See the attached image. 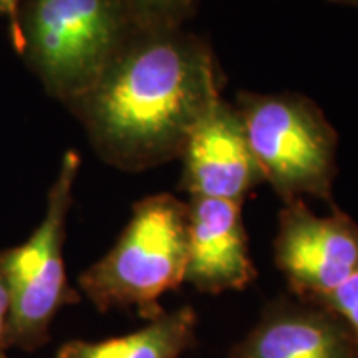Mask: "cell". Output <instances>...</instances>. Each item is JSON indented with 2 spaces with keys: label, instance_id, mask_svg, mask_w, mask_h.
<instances>
[{
  "label": "cell",
  "instance_id": "6da1fadb",
  "mask_svg": "<svg viewBox=\"0 0 358 358\" xmlns=\"http://www.w3.org/2000/svg\"><path fill=\"white\" fill-rule=\"evenodd\" d=\"M221 98V71L203 40L179 29H140L69 108L105 163L138 173L181 158Z\"/></svg>",
  "mask_w": 358,
  "mask_h": 358
},
{
  "label": "cell",
  "instance_id": "7a4b0ae2",
  "mask_svg": "<svg viewBox=\"0 0 358 358\" xmlns=\"http://www.w3.org/2000/svg\"><path fill=\"white\" fill-rule=\"evenodd\" d=\"M138 30L123 0H30L12 35L48 95L70 106Z\"/></svg>",
  "mask_w": 358,
  "mask_h": 358
},
{
  "label": "cell",
  "instance_id": "3957f363",
  "mask_svg": "<svg viewBox=\"0 0 358 358\" xmlns=\"http://www.w3.org/2000/svg\"><path fill=\"white\" fill-rule=\"evenodd\" d=\"M189 209L168 192L146 196L113 248L78 277V285L100 312L134 308L153 320L159 299L185 282Z\"/></svg>",
  "mask_w": 358,
  "mask_h": 358
},
{
  "label": "cell",
  "instance_id": "277c9868",
  "mask_svg": "<svg viewBox=\"0 0 358 358\" xmlns=\"http://www.w3.org/2000/svg\"><path fill=\"white\" fill-rule=\"evenodd\" d=\"M234 106L264 181L284 204L306 196L330 199L337 133L310 98L241 92Z\"/></svg>",
  "mask_w": 358,
  "mask_h": 358
},
{
  "label": "cell",
  "instance_id": "5b68a950",
  "mask_svg": "<svg viewBox=\"0 0 358 358\" xmlns=\"http://www.w3.org/2000/svg\"><path fill=\"white\" fill-rule=\"evenodd\" d=\"M80 164L77 151H66L48 191L42 222L24 244L0 252L10 294L8 347L32 352L45 345L60 308L78 302L66 280L64 243Z\"/></svg>",
  "mask_w": 358,
  "mask_h": 358
},
{
  "label": "cell",
  "instance_id": "8992f818",
  "mask_svg": "<svg viewBox=\"0 0 358 358\" xmlns=\"http://www.w3.org/2000/svg\"><path fill=\"white\" fill-rule=\"evenodd\" d=\"M274 256L290 290L317 303L358 271V226L338 209L317 216L295 199L279 213Z\"/></svg>",
  "mask_w": 358,
  "mask_h": 358
},
{
  "label": "cell",
  "instance_id": "52a82bcc",
  "mask_svg": "<svg viewBox=\"0 0 358 358\" xmlns=\"http://www.w3.org/2000/svg\"><path fill=\"white\" fill-rule=\"evenodd\" d=\"M181 158V187L189 196L244 204L264 181L241 116L224 98L191 133Z\"/></svg>",
  "mask_w": 358,
  "mask_h": 358
},
{
  "label": "cell",
  "instance_id": "ba28073f",
  "mask_svg": "<svg viewBox=\"0 0 358 358\" xmlns=\"http://www.w3.org/2000/svg\"><path fill=\"white\" fill-rule=\"evenodd\" d=\"M185 282L204 294L243 290L257 277L243 204L191 196Z\"/></svg>",
  "mask_w": 358,
  "mask_h": 358
},
{
  "label": "cell",
  "instance_id": "9c48e42d",
  "mask_svg": "<svg viewBox=\"0 0 358 358\" xmlns=\"http://www.w3.org/2000/svg\"><path fill=\"white\" fill-rule=\"evenodd\" d=\"M308 303V302H307ZM355 342L345 322L315 303H274L231 358H353Z\"/></svg>",
  "mask_w": 358,
  "mask_h": 358
},
{
  "label": "cell",
  "instance_id": "30bf717a",
  "mask_svg": "<svg viewBox=\"0 0 358 358\" xmlns=\"http://www.w3.org/2000/svg\"><path fill=\"white\" fill-rule=\"evenodd\" d=\"M196 312L185 306L163 312L146 327L123 337L85 342L71 340L57 358H179L196 342Z\"/></svg>",
  "mask_w": 358,
  "mask_h": 358
},
{
  "label": "cell",
  "instance_id": "8fae6325",
  "mask_svg": "<svg viewBox=\"0 0 358 358\" xmlns=\"http://www.w3.org/2000/svg\"><path fill=\"white\" fill-rule=\"evenodd\" d=\"M140 29H178L192 0H123Z\"/></svg>",
  "mask_w": 358,
  "mask_h": 358
},
{
  "label": "cell",
  "instance_id": "7c38bea8",
  "mask_svg": "<svg viewBox=\"0 0 358 358\" xmlns=\"http://www.w3.org/2000/svg\"><path fill=\"white\" fill-rule=\"evenodd\" d=\"M315 306L334 312L335 315H338L345 322L350 329L353 342H355V350L358 353V271L353 272L334 292L320 299Z\"/></svg>",
  "mask_w": 358,
  "mask_h": 358
},
{
  "label": "cell",
  "instance_id": "4fadbf2b",
  "mask_svg": "<svg viewBox=\"0 0 358 358\" xmlns=\"http://www.w3.org/2000/svg\"><path fill=\"white\" fill-rule=\"evenodd\" d=\"M8 315H10V294L0 261V358H8Z\"/></svg>",
  "mask_w": 358,
  "mask_h": 358
},
{
  "label": "cell",
  "instance_id": "5bb4252c",
  "mask_svg": "<svg viewBox=\"0 0 358 358\" xmlns=\"http://www.w3.org/2000/svg\"><path fill=\"white\" fill-rule=\"evenodd\" d=\"M22 0H0V8L10 13L12 17V30L15 27L17 17H19V8H20Z\"/></svg>",
  "mask_w": 358,
  "mask_h": 358
},
{
  "label": "cell",
  "instance_id": "9a60e30c",
  "mask_svg": "<svg viewBox=\"0 0 358 358\" xmlns=\"http://www.w3.org/2000/svg\"><path fill=\"white\" fill-rule=\"evenodd\" d=\"M350 2H358V0H350Z\"/></svg>",
  "mask_w": 358,
  "mask_h": 358
}]
</instances>
